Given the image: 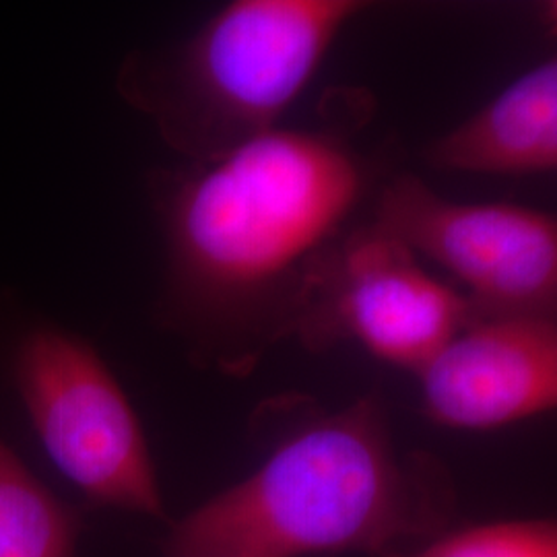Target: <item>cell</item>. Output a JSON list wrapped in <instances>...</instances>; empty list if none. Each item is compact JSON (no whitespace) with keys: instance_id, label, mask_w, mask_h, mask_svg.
Wrapping results in <instances>:
<instances>
[{"instance_id":"cell-1","label":"cell","mask_w":557,"mask_h":557,"mask_svg":"<svg viewBox=\"0 0 557 557\" xmlns=\"http://www.w3.org/2000/svg\"><path fill=\"white\" fill-rule=\"evenodd\" d=\"M374 114L370 94L333 89L314 124L147 176L163 238L151 319L195 368L244 379L294 338L320 260L391 176L363 140Z\"/></svg>"},{"instance_id":"cell-2","label":"cell","mask_w":557,"mask_h":557,"mask_svg":"<svg viewBox=\"0 0 557 557\" xmlns=\"http://www.w3.org/2000/svg\"><path fill=\"white\" fill-rule=\"evenodd\" d=\"M252 421L259 467L174 522L163 557H416L450 531V471L398 448L379 395L337 411L283 395Z\"/></svg>"},{"instance_id":"cell-3","label":"cell","mask_w":557,"mask_h":557,"mask_svg":"<svg viewBox=\"0 0 557 557\" xmlns=\"http://www.w3.org/2000/svg\"><path fill=\"white\" fill-rule=\"evenodd\" d=\"M359 0H234L184 40L120 60L116 94L186 163H211L278 128Z\"/></svg>"},{"instance_id":"cell-4","label":"cell","mask_w":557,"mask_h":557,"mask_svg":"<svg viewBox=\"0 0 557 557\" xmlns=\"http://www.w3.org/2000/svg\"><path fill=\"white\" fill-rule=\"evenodd\" d=\"M0 354L41 450L98 508L165 518L143 423L91 341L0 289Z\"/></svg>"},{"instance_id":"cell-5","label":"cell","mask_w":557,"mask_h":557,"mask_svg":"<svg viewBox=\"0 0 557 557\" xmlns=\"http://www.w3.org/2000/svg\"><path fill=\"white\" fill-rule=\"evenodd\" d=\"M372 223L457 277L475 319H557V221L510 202H457L423 180L391 174L372 197Z\"/></svg>"},{"instance_id":"cell-6","label":"cell","mask_w":557,"mask_h":557,"mask_svg":"<svg viewBox=\"0 0 557 557\" xmlns=\"http://www.w3.org/2000/svg\"><path fill=\"white\" fill-rule=\"evenodd\" d=\"M475 320L467 298L376 223L349 227L312 275L294 338L322 354L358 343L413 374Z\"/></svg>"},{"instance_id":"cell-7","label":"cell","mask_w":557,"mask_h":557,"mask_svg":"<svg viewBox=\"0 0 557 557\" xmlns=\"http://www.w3.org/2000/svg\"><path fill=\"white\" fill-rule=\"evenodd\" d=\"M416 376L430 421L487 432L557 407V319H475Z\"/></svg>"},{"instance_id":"cell-8","label":"cell","mask_w":557,"mask_h":557,"mask_svg":"<svg viewBox=\"0 0 557 557\" xmlns=\"http://www.w3.org/2000/svg\"><path fill=\"white\" fill-rule=\"evenodd\" d=\"M423 161L438 172L539 176L557 168V60H543L490 103L432 140Z\"/></svg>"},{"instance_id":"cell-9","label":"cell","mask_w":557,"mask_h":557,"mask_svg":"<svg viewBox=\"0 0 557 557\" xmlns=\"http://www.w3.org/2000/svg\"><path fill=\"white\" fill-rule=\"evenodd\" d=\"M81 515L0 436V557H77Z\"/></svg>"},{"instance_id":"cell-10","label":"cell","mask_w":557,"mask_h":557,"mask_svg":"<svg viewBox=\"0 0 557 557\" xmlns=\"http://www.w3.org/2000/svg\"><path fill=\"white\" fill-rule=\"evenodd\" d=\"M416 557H557L554 520H498L450 529Z\"/></svg>"}]
</instances>
